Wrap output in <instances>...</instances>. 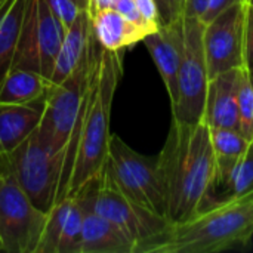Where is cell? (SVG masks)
Masks as SVG:
<instances>
[{
    "mask_svg": "<svg viewBox=\"0 0 253 253\" xmlns=\"http://www.w3.org/2000/svg\"><path fill=\"white\" fill-rule=\"evenodd\" d=\"M237 129L246 139L253 141V82L246 70H243L239 87Z\"/></svg>",
    "mask_w": 253,
    "mask_h": 253,
    "instance_id": "obj_24",
    "label": "cell"
},
{
    "mask_svg": "<svg viewBox=\"0 0 253 253\" xmlns=\"http://www.w3.org/2000/svg\"><path fill=\"white\" fill-rule=\"evenodd\" d=\"M79 193L86 196L98 215L114 224L135 245V253H150L172 227L168 218L127 199L104 168L101 175L84 184Z\"/></svg>",
    "mask_w": 253,
    "mask_h": 253,
    "instance_id": "obj_4",
    "label": "cell"
},
{
    "mask_svg": "<svg viewBox=\"0 0 253 253\" xmlns=\"http://www.w3.org/2000/svg\"><path fill=\"white\" fill-rule=\"evenodd\" d=\"M246 4H253V0H245Z\"/></svg>",
    "mask_w": 253,
    "mask_h": 253,
    "instance_id": "obj_34",
    "label": "cell"
},
{
    "mask_svg": "<svg viewBox=\"0 0 253 253\" xmlns=\"http://www.w3.org/2000/svg\"><path fill=\"white\" fill-rule=\"evenodd\" d=\"M104 169L127 199L166 218V196L157 157L144 156L120 136L111 135Z\"/></svg>",
    "mask_w": 253,
    "mask_h": 253,
    "instance_id": "obj_6",
    "label": "cell"
},
{
    "mask_svg": "<svg viewBox=\"0 0 253 253\" xmlns=\"http://www.w3.org/2000/svg\"><path fill=\"white\" fill-rule=\"evenodd\" d=\"M114 9H116L119 13H122L126 19H129V21H132V22H135V24H138V25L148 27V28H151V30H154V31L159 28V27L150 25L148 22L144 21V18L141 16L139 10H138V7H136L135 0H117L116 4H114Z\"/></svg>",
    "mask_w": 253,
    "mask_h": 253,
    "instance_id": "obj_28",
    "label": "cell"
},
{
    "mask_svg": "<svg viewBox=\"0 0 253 253\" xmlns=\"http://www.w3.org/2000/svg\"><path fill=\"white\" fill-rule=\"evenodd\" d=\"M52 12L56 15V18L64 24V27L68 30L70 25L74 22L77 15L80 13V7L74 3V0H46Z\"/></svg>",
    "mask_w": 253,
    "mask_h": 253,
    "instance_id": "obj_25",
    "label": "cell"
},
{
    "mask_svg": "<svg viewBox=\"0 0 253 253\" xmlns=\"http://www.w3.org/2000/svg\"><path fill=\"white\" fill-rule=\"evenodd\" d=\"M245 70H253V4H246L245 12Z\"/></svg>",
    "mask_w": 253,
    "mask_h": 253,
    "instance_id": "obj_27",
    "label": "cell"
},
{
    "mask_svg": "<svg viewBox=\"0 0 253 253\" xmlns=\"http://www.w3.org/2000/svg\"><path fill=\"white\" fill-rule=\"evenodd\" d=\"M236 3H245V0H211L209 6H208V10L202 18L203 24H208L215 16H218L221 12H224L225 9H228L230 6H233Z\"/></svg>",
    "mask_w": 253,
    "mask_h": 253,
    "instance_id": "obj_30",
    "label": "cell"
},
{
    "mask_svg": "<svg viewBox=\"0 0 253 253\" xmlns=\"http://www.w3.org/2000/svg\"><path fill=\"white\" fill-rule=\"evenodd\" d=\"M117 0H89V7H87V13L89 16H92L95 12L102 10V9H110L114 7Z\"/></svg>",
    "mask_w": 253,
    "mask_h": 253,
    "instance_id": "obj_32",
    "label": "cell"
},
{
    "mask_svg": "<svg viewBox=\"0 0 253 253\" xmlns=\"http://www.w3.org/2000/svg\"><path fill=\"white\" fill-rule=\"evenodd\" d=\"M4 157L31 203L42 212L49 213L58 200L65 153L50 148L36 129Z\"/></svg>",
    "mask_w": 253,
    "mask_h": 253,
    "instance_id": "obj_5",
    "label": "cell"
},
{
    "mask_svg": "<svg viewBox=\"0 0 253 253\" xmlns=\"http://www.w3.org/2000/svg\"><path fill=\"white\" fill-rule=\"evenodd\" d=\"M44 98L28 104L0 102V154L13 151L40 125Z\"/></svg>",
    "mask_w": 253,
    "mask_h": 253,
    "instance_id": "obj_15",
    "label": "cell"
},
{
    "mask_svg": "<svg viewBox=\"0 0 253 253\" xmlns=\"http://www.w3.org/2000/svg\"><path fill=\"white\" fill-rule=\"evenodd\" d=\"M74 3H76L82 10H87V7H89V0H74Z\"/></svg>",
    "mask_w": 253,
    "mask_h": 253,
    "instance_id": "obj_33",
    "label": "cell"
},
{
    "mask_svg": "<svg viewBox=\"0 0 253 253\" xmlns=\"http://www.w3.org/2000/svg\"><path fill=\"white\" fill-rule=\"evenodd\" d=\"M157 160L166 196V218L179 224L200 213L215 176L209 126L205 122L182 123L172 119Z\"/></svg>",
    "mask_w": 253,
    "mask_h": 253,
    "instance_id": "obj_2",
    "label": "cell"
},
{
    "mask_svg": "<svg viewBox=\"0 0 253 253\" xmlns=\"http://www.w3.org/2000/svg\"><path fill=\"white\" fill-rule=\"evenodd\" d=\"M249 76H251V79H252V82H253V70L249 73Z\"/></svg>",
    "mask_w": 253,
    "mask_h": 253,
    "instance_id": "obj_36",
    "label": "cell"
},
{
    "mask_svg": "<svg viewBox=\"0 0 253 253\" xmlns=\"http://www.w3.org/2000/svg\"><path fill=\"white\" fill-rule=\"evenodd\" d=\"M209 1H211V0H185L184 16L202 19L203 15H205L206 10H208Z\"/></svg>",
    "mask_w": 253,
    "mask_h": 253,
    "instance_id": "obj_31",
    "label": "cell"
},
{
    "mask_svg": "<svg viewBox=\"0 0 253 253\" xmlns=\"http://www.w3.org/2000/svg\"><path fill=\"white\" fill-rule=\"evenodd\" d=\"M89 61L87 87L67 147L56 203L76 196L84 184L98 178L107 160L111 105L123 73L122 55L104 49L92 31Z\"/></svg>",
    "mask_w": 253,
    "mask_h": 253,
    "instance_id": "obj_1",
    "label": "cell"
},
{
    "mask_svg": "<svg viewBox=\"0 0 253 253\" xmlns=\"http://www.w3.org/2000/svg\"><path fill=\"white\" fill-rule=\"evenodd\" d=\"M92 27L90 18L87 10H80L74 22L67 30L59 52L55 59L53 71L50 76V83H61L64 82L79 65L83 56L87 52L89 39H90Z\"/></svg>",
    "mask_w": 253,
    "mask_h": 253,
    "instance_id": "obj_17",
    "label": "cell"
},
{
    "mask_svg": "<svg viewBox=\"0 0 253 253\" xmlns=\"http://www.w3.org/2000/svg\"><path fill=\"white\" fill-rule=\"evenodd\" d=\"M89 18L95 39L107 50L120 52L138 42H142L147 34L154 31L126 19L114 7L98 10Z\"/></svg>",
    "mask_w": 253,
    "mask_h": 253,
    "instance_id": "obj_16",
    "label": "cell"
},
{
    "mask_svg": "<svg viewBox=\"0 0 253 253\" xmlns=\"http://www.w3.org/2000/svg\"><path fill=\"white\" fill-rule=\"evenodd\" d=\"M142 43L148 49L170 98V105L176 101L178 73L184 56V18L160 25L147 34Z\"/></svg>",
    "mask_w": 253,
    "mask_h": 253,
    "instance_id": "obj_12",
    "label": "cell"
},
{
    "mask_svg": "<svg viewBox=\"0 0 253 253\" xmlns=\"http://www.w3.org/2000/svg\"><path fill=\"white\" fill-rule=\"evenodd\" d=\"M47 213L37 209L0 154V245L1 252L36 253Z\"/></svg>",
    "mask_w": 253,
    "mask_h": 253,
    "instance_id": "obj_7",
    "label": "cell"
},
{
    "mask_svg": "<svg viewBox=\"0 0 253 253\" xmlns=\"http://www.w3.org/2000/svg\"><path fill=\"white\" fill-rule=\"evenodd\" d=\"M37 43L40 56V73L50 79L56 55L62 44L67 28L52 12L46 0H37Z\"/></svg>",
    "mask_w": 253,
    "mask_h": 253,
    "instance_id": "obj_19",
    "label": "cell"
},
{
    "mask_svg": "<svg viewBox=\"0 0 253 253\" xmlns=\"http://www.w3.org/2000/svg\"><path fill=\"white\" fill-rule=\"evenodd\" d=\"M253 237V191L219 202L188 221L172 224L150 253H213L243 251Z\"/></svg>",
    "mask_w": 253,
    "mask_h": 253,
    "instance_id": "obj_3",
    "label": "cell"
},
{
    "mask_svg": "<svg viewBox=\"0 0 253 253\" xmlns=\"http://www.w3.org/2000/svg\"><path fill=\"white\" fill-rule=\"evenodd\" d=\"M243 70H230L209 79L203 113V122L209 127L237 129V101Z\"/></svg>",
    "mask_w": 253,
    "mask_h": 253,
    "instance_id": "obj_13",
    "label": "cell"
},
{
    "mask_svg": "<svg viewBox=\"0 0 253 253\" xmlns=\"http://www.w3.org/2000/svg\"><path fill=\"white\" fill-rule=\"evenodd\" d=\"M246 3H236L205 24L203 47L209 79L236 68H245Z\"/></svg>",
    "mask_w": 253,
    "mask_h": 253,
    "instance_id": "obj_10",
    "label": "cell"
},
{
    "mask_svg": "<svg viewBox=\"0 0 253 253\" xmlns=\"http://www.w3.org/2000/svg\"><path fill=\"white\" fill-rule=\"evenodd\" d=\"M37 0H27L25 12L18 36V43L10 68H24L40 73V56L37 43ZM42 74V73H40Z\"/></svg>",
    "mask_w": 253,
    "mask_h": 253,
    "instance_id": "obj_22",
    "label": "cell"
},
{
    "mask_svg": "<svg viewBox=\"0 0 253 253\" xmlns=\"http://www.w3.org/2000/svg\"><path fill=\"white\" fill-rule=\"evenodd\" d=\"M251 191H253V141L249 144L246 153L234 166L225 184L209 196L205 211L219 202L243 197Z\"/></svg>",
    "mask_w": 253,
    "mask_h": 253,
    "instance_id": "obj_23",
    "label": "cell"
},
{
    "mask_svg": "<svg viewBox=\"0 0 253 253\" xmlns=\"http://www.w3.org/2000/svg\"><path fill=\"white\" fill-rule=\"evenodd\" d=\"M209 130H211V141L215 154V176L208 199L215 190H218L225 184L234 166L237 165V162L242 159L249 144L252 142L246 139L237 129L233 127H209Z\"/></svg>",
    "mask_w": 253,
    "mask_h": 253,
    "instance_id": "obj_18",
    "label": "cell"
},
{
    "mask_svg": "<svg viewBox=\"0 0 253 253\" xmlns=\"http://www.w3.org/2000/svg\"><path fill=\"white\" fill-rule=\"evenodd\" d=\"M203 30L202 19L184 16V56L178 73L176 101L170 105L172 119L182 123L203 122L209 84Z\"/></svg>",
    "mask_w": 253,
    "mask_h": 253,
    "instance_id": "obj_9",
    "label": "cell"
},
{
    "mask_svg": "<svg viewBox=\"0 0 253 253\" xmlns=\"http://www.w3.org/2000/svg\"><path fill=\"white\" fill-rule=\"evenodd\" d=\"M83 211L76 196L65 197L49 211L36 253H80Z\"/></svg>",
    "mask_w": 253,
    "mask_h": 253,
    "instance_id": "obj_11",
    "label": "cell"
},
{
    "mask_svg": "<svg viewBox=\"0 0 253 253\" xmlns=\"http://www.w3.org/2000/svg\"><path fill=\"white\" fill-rule=\"evenodd\" d=\"M0 252H1V245H0Z\"/></svg>",
    "mask_w": 253,
    "mask_h": 253,
    "instance_id": "obj_37",
    "label": "cell"
},
{
    "mask_svg": "<svg viewBox=\"0 0 253 253\" xmlns=\"http://www.w3.org/2000/svg\"><path fill=\"white\" fill-rule=\"evenodd\" d=\"M154 1L159 10L160 25H166L176 19L184 18L185 0H154Z\"/></svg>",
    "mask_w": 253,
    "mask_h": 253,
    "instance_id": "obj_26",
    "label": "cell"
},
{
    "mask_svg": "<svg viewBox=\"0 0 253 253\" xmlns=\"http://www.w3.org/2000/svg\"><path fill=\"white\" fill-rule=\"evenodd\" d=\"M76 197L83 211L80 253H135V245L108 219L98 215L86 196Z\"/></svg>",
    "mask_w": 253,
    "mask_h": 253,
    "instance_id": "obj_14",
    "label": "cell"
},
{
    "mask_svg": "<svg viewBox=\"0 0 253 253\" xmlns=\"http://www.w3.org/2000/svg\"><path fill=\"white\" fill-rule=\"evenodd\" d=\"M89 62L87 46L86 55L74 71L64 82L58 84L50 83L46 90L44 110L37 132L39 136L55 151L67 153V147L76 127L87 87Z\"/></svg>",
    "mask_w": 253,
    "mask_h": 253,
    "instance_id": "obj_8",
    "label": "cell"
},
{
    "mask_svg": "<svg viewBox=\"0 0 253 253\" xmlns=\"http://www.w3.org/2000/svg\"><path fill=\"white\" fill-rule=\"evenodd\" d=\"M50 80L43 74L24 68H10L0 83V102L28 104L43 99Z\"/></svg>",
    "mask_w": 253,
    "mask_h": 253,
    "instance_id": "obj_20",
    "label": "cell"
},
{
    "mask_svg": "<svg viewBox=\"0 0 253 253\" xmlns=\"http://www.w3.org/2000/svg\"><path fill=\"white\" fill-rule=\"evenodd\" d=\"M27 0H6L0 9V83L12 67Z\"/></svg>",
    "mask_w": 253,
    "mask_h": 253,
    "instance_id": "obj_21",
    "label": "cell"
},
{
    "mask_svg": "<svg viewBox=\"0 0 253 253\" xmlns=\"http://www.w3.org/2000/svg\"><path fill=\"white\" fill-rule=\"evenodd\" d=\"M6 0H0V9H1V6H3V3H4Z\"/></svg>",
    "mask_w": 253,
    "mask_h": 253,
    "instance_id": "obj_35",
    "label": "cell"
},
{
    "mask_svg": "<svg viewBox=\"0 0 253 253\" xmlns=\"http://www.w3.org/2000/svg\"><path fill=\"white\" fill-rule=\"evenodd\" d=\"M135 3H136V7L145 22H148L150 25H154V27H160L159 10H157L154 0H135Z\"/></svg>",
    "mask_w": 253,
    "mask_h": 253,
    "instance_id": "obj_29",
    "label": "cell"
}]
</instances>
